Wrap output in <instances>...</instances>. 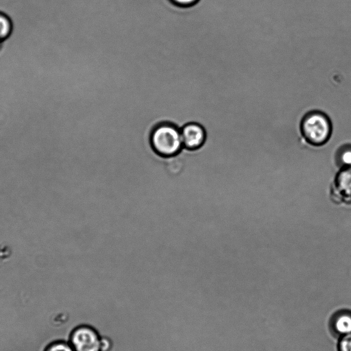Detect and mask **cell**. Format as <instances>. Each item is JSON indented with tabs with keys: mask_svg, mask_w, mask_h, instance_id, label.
Returning <instances> with one entry per match:
<instances>
[{
	"mask_svg": "<svg viewBox=\"0 0 351 351\" xmlns=\"http://www.w3.org/2000/svg\"><path fill=\"white\" fill-rule=\"evenodd\" d=\"M300 130L304 140L311 145L321 146L330 138L332 123L327 114L319 110L306 112L300 123Z\"/></svg>",
	"mask_w": 351,
	"mask_h": 351,
	"instance_id": "cell-1",
	"label": "cell"
},
{
	"mask_svg": "<svg viewBox=\"0 0 351 351\" xmlns=\"http://www.w3.org/2000/svg\"><path fill=\"white\" fill-rule=\"evenodd\" d=\"M150 143L153 149L164 158L178 154L184 147L180 129L171 123H161L155 127L150 136Z\"/></svg>",
	"mask_w": 351,
	"mask_h": 351,
	"instance_id": "cell-2",
	"label": "cell"
},
{
	"mask_svg": "<svg viewBox=\"0 0 351 351\" xmlns=\"http://www.w3.org/2000/svg\"><path fill=\"white\" fill-rule=\"evenodd\" d=\"M69 342L75 351H101V336L88 325L75 327L70 334Z\"/></svg>",
	"mask_w": 351,
	"mask_h": 351,
	"instance_id": "cell-3",
	"label": "cell"
},
{
	"mask_svg": "<svg viewBox=\"0 0 351 351\" xmlns=\"http://www.w3.org/2000/svg\"><path fill=\"white\" fill-rule=\"evenodd\" d=\"M183 147L188 149H197L201 147L206 139L204 128L197 123H189L181 129Z\"/></svg>",
	"mask_w": 351,
	"mask_h": 351,
	"instance_id": "cell-4",
	"label": "cell"
},
{
	"mask_svg": "<svg viewBox=\"0 0 351 351\" xmlns=\"http://www.w3.org/2000/svg\"><path fill=\"white\" fill-rule=\"evenodd\" d=\"M332 331L342 337L351 334V311L344 309L335 313L330 321Z\"/></svg>",
	"mask_w": 351,
	"mask_h": 351,
	"instance_id": "cell-5",
	"label": "cell"
},
{
	"mask_svg": "<svg viewBox=\"0 0 351 351\" xmlns=\"http://www.w3.org/2000/svg\"><path fill=\"white\" fill-rule=\"evenodd\" d=\"M335 186L342 197L351 199V167L341 168L336 176Z\"/></svg>",
	"mask_w": 351,
	"mask_h": 351,
	"instance_id": "cell-6",
	"label": "cell"
},
{
	"mask_svg": "<svg viewBox=\"0 0 351 351\" xmlns=\"http://www.w3.org/2000/svg\"><path fill=\"white\" fill-rule=\"evenodd\" d=\"M337 162L341 168L351 167V144L339 147L337 152Z\"/></svg>",
	"mask_w": 351,
	"mask_h": 351,
	"instance_id": "cell-7",
	"label": "cell"
},
{
	"mask_svg": "<svg viewBox=\"0 0 351 351\" xmlns=\"http://www.w3.org/2000/svg\"><path fill=\"white\" fill-rule=\"evenodd\" d=\"M12 29L10 19L5 14L0 12V47L11 36Z\"/></svg>",
	"mask_w": 351,
	"mask_h": 351,
	"instance_id": "cell-8",
	"label": "cell"
},
{
	"mask_svg": "<svg viewBox=\"0 0 351 351\" xmlns=\"http://www.w3.org/2000/svg\"><path fill=\"white\" fill-rule=\"evenodd\" d=\"M43 351H75L70 343L64 339H56L49 343Z\"/></svg>",
	"mask_w": 351,
	"mask_h": 351,
	"instance_id": "cell-9",
	"label": "cell"
},
{
	"mask_svg": "<svg viewBox=\"0 0 351 351\" xmlns=\"http://www.w3.org/2000/svg\"><path fill=\"white\" fill-rule=\"evenodd\" d=\"M339 351H351V334L340 337L338 345Z\"/></svg>",
	"mask_w": 351,
	"mask_h": 351,
	"instance_id": "cell-10",
	"label": "cell"
},
{
	"mask_svg": "<svg viewBox=\"0 0 351 351\" xmlns=\"http://www.w3.org/2000/svg\"><path fill=\"white\" fill-rule=\"evenodd\" d=\"M173 4L182 6V7H187L195 5L199 0H169Z\"/></svg>",
	"mask_w": 351,
	"mask_h": 351,
	"instance_id": "cell-11",
	"label": "cell"
}]
</instances>
